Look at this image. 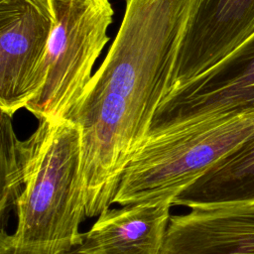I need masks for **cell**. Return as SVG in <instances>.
<instances>
[{"label":"cell","instance_id":"ba28073f","mask_svg":"<svg viewBox=\"0 0 254 254\" xmlns=\"http://www.w3.org/2000/svg\"><path fill=\"white\" fill-rule=\"evenodd\" d=\"M160 254H254V203L199 205L171 215Z\"/></svg>","mask_w":254,"mask_h":254},{"label":"cell","instance_id":"3957f363","mask_svg":"<svg viewBox=\"0 0 254 254\" xmlns=\"http://www.w3.org/2000/svg\"><path fill=\"white\" fill-rule=\"evenodd\" d=\"M254 131V116L197 119L151 131L113 198L120 205L170 201Z\"/></svg>","mask_w":254,"mask_h":254},{"label":"cell","instance_id":"5b68a950","mask_svg":"<svg viewBox=\"0 0 254 254\" xmlns=\"http://www.w3.org/2000/svg\"><path fill=\"white\" fill-rule=\"evenodd\" d=\"M54 24L52 0L0 1V109L10 116L26 108L45 84Z\"/></svg>","mask_w":254,"mask_h":254},{"label":"cell","instance_id":"6da1fadb","mask_svg":"<svg viewBox=\"0 0 254 254\" xmlns=\"http://www.w3.org/2000/svg\"><path fill=\"white\" fill-rule=\"evenodd\" d=\"M117 35L67 119L81 133L87 217L113 203L121 178L150 134L171 88L195 0H125Z\"/></svg>","mask_w":254,"mask_h":254},{"label":"cell","instance_id":"30bf717a","mask_svg":"<svg viewBox=\"0 0 254 254\" xmlns=\"http://www.w3.org/2000/svg\"><path fill=\"white\" fill-rule=\"evenodd\" d=\"M254 203V131L174 200V205Z\"/></svg>","mask_w":254,"mask_h":254},{"label":"cell","instance_id":"4fadbf2b","mask_svg":"<svg viewBox=\"0 0 254 254\" xmlns=\"http://www.w3.org/2000/svg\"><path fill=\"white\" fill-rule=\"evenodd\" d=\"M0 1H2V0H0Z\"/></svg>","mask_w":254,"mask_h":254},{"label":"cell","instance_id":"277c9868","mask_svg":"<svg viewBox=\"0 0 254 254\" xmlns=\"http://www.w3.org/2000/svg\"><path fill=\"white\" fill-rule=\"evenodd\" d=\"M55 24L45 63L46 81L27 106L38 120L68 118L109 41L114 11L109 0H52Z\"/></svg>","mask_w":254,"mask_h":254},{"label":"cell","instance_id":"8992f818","mask_svg":"<svg viewBox=\"0 0 254 254\" xmlns=\"http://www.w3.org/2000/svg\"><path fill=\"white\" fill-rule=\"evenodd\" d=\"M254 116V32L210 68L170 90L151 131L197 119Z\"/></svg>","mask_w":254,"mask_h":254},{"label":"cell","instance_id":"7a4b0ae2","mask_svg":"<svg viewBox=\"0 0 254 254\" xmlns=\"http://www.w3.org/2000/svg\"><path fill=\"white\" fill-rule=\"evenodd\" d=\"M81 133L70 119L49 121L33 170L17 199V226L0 242L11 254H59L83 241L86 216Z\"/></svg>","mask_w":254,"mask_h":254},{"label":"cell","instance_id":"8fae6325","mask_svg":"<svg viewBox=\"0 0 254 254\" xmlns=\"http://www.w3.org/2000/svg\"><path fill=\"white\" fill-rule=\"evenodd\" d=\"M48 125V120H39V125L34 133L26 140H20L14 131L12 116L1 111L0 213L2 224L24 190Z\"/></svg>","mask_w":254,"mask_h":254},{"label":"cell","instance_id":"52a82bcc","mask_svg":"<svg viewBox=\"0 0 254 254\" xmlns=\"http://www.w3.org/2000/svg\"><path fill=\"white\" fill-rule=\"evenodd\" d=\"M253 32L254 0H195L170 90L210 68Z\"/></svg>","mask_w":254,"mask_h":254},{"label":"cell","instance_id":"9c48e42d","mask_svg":"<svg viewBox=\"0 0 254 254\" xmlns=\"http://www.w3.org/2000/svg\"><path fill=\"white\" fill-rule=\"evenodd\" d=\"M170 201L138 202L98 215L79 244L82 254H160L171 219Z\"/></svg>","mask_w":254,"mask_h":254},{"label":"cell","instance_id":"7c38bea8","mask_svg":"<svg viewBox=\"0 0 254 254\" xmlns=\"http://www.w3.org/2000/svg\"><path fill=\"white\" fill-rule=\"evenodd\" d=\"M0 254H11L9 248L2 242H0ZM59 254H82L80 249H79V246H75L69 250H66V251H64V252H61Z\"/></svg>","mask_w":254,"mask_h":254}]
</instances>
